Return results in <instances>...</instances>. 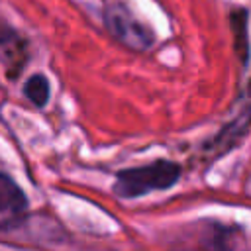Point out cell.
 <instances>
[{
	"mask_svg": "<svg viewBox=\"0 0 251 251\" xmlns=\"http://www.w3.org/2000/svg\"><path fill=\"white\" fill-rule=\"evenodd\" d=\"M25 196L20 186L6 175L0 173V226L12 224L25 212Z\"/></svg>",
	"mask_w": 251,
	"mask_h": 251,
	"instance_id": "obj_3",
	"label": "cell"
},
{
	"mask_svg": "<svg viewBox=\"0 0 251 251\" xmlns=\"http://www.w3.org/2000/svg\"><path fill=\"white\" fill-rule=\"evenodd\" d=\"M106 25L114 33V37H118L131 49H145L151 43L149 29L124 6H114L106 12Z\"/></svg>",
	"mask_w": 251,
	"mask_h": 251,
	"instance_id": "obj_2",
	"label": "cell"
},
{
	"mask_svg": "<svg viewBox=\"0 0 251 251\" xmlns=\"http://www.w3.org/2000/svg\"><path fill=\"white\" fill-rule=\"evenodd\" d=\"M180 176V167L171 161H155L145 167L126 169L118 173L114 190L122 198H137L153 190L173 186Z\"/></svg>",
	"mask_w": 251,
	"mask_h": 251,
	"instance_id": "obj_1",
	"label": "cell"
},
{
	"mask_svg": "<svg viewBox=\"0 0 251 251\" xmlns=\"http://www.w3.org/2000/svg\"><path fill=\"white\" fill-rule=\"evenodd\" d=\"M24 92H25V98L33 104V106H45L47 100H49V80L43 76V75H33L25 80L24 84Z\"/></svg>",
	"mask_w": 251,
	"mask_h": 251,
	"instance_id": "obj_4",
	"label": "cell"
}]
</instances>
